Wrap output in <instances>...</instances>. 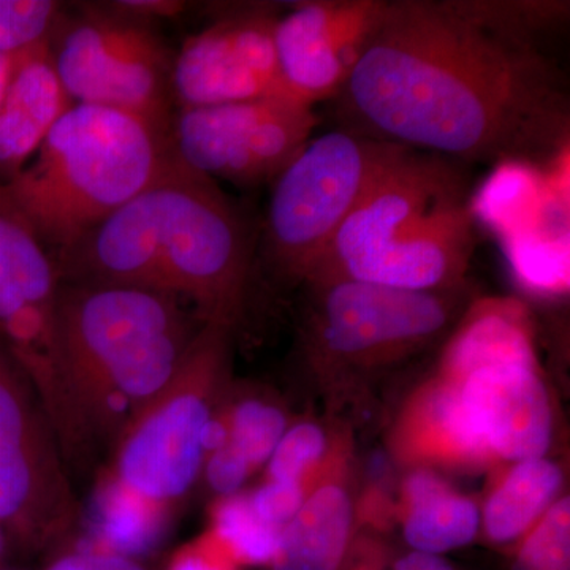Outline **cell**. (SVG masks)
Masks as SVG:
<instances>
[{
	"instance_id": "9a60e30c",
	"label": "cell",
	"mask_w": 570,
	"mask_h": 570,
	"mask_svg": "<svg viewBox=\"0 0 570 570\" xmlns=\"http://www.w3.org/2000/svg\"><path fill=\"white\" fill-rule=\"evenodd\" d=\"M455 382L474 414L491 459H542L551 444L549 392L534 365L480 367Z\"/></svg>"
},
{
	"instance_id": "ac0fdd59",
	"label": "cell",
	"mask_w": 570,
	"mask_h": 570,
	"mask_svg": "<svg viewBox=\"0 0 570 570\" xmlns=\"http://www.w3.org/2000/svg\"><path fill=\"white\" fill-rule=\"evenodd\" d=\"M404 502L403 534L414 551L441 554L466 547L482 523L479 505L471 498L426 469L409 475Z\"/></svg>"
},
{
	"instance_id": "603a6c76",
	"label": "cell",
	"mask_w": 570,
	"mask_h": 570,
	"mask_svg": "<svg viewBox=\"0 0 570 570\" xmlns=\"http://www.w3.org/2000/svg\"><path fill=\"white\" fill-rule=\"evenodd\" d=\"M512 272L528 291L562 294L569 285L568 224H553L504 242Z\"/></svg>"
},
{
	"instance_id": "7a4b0ae2",
	"label": "cell",
	"mask_w": 570,
	"mask_h": 570,
	"mask_svg": "<svg viewBox=\"0 0 570 570\" xmlns=\"http://www.w3.org/2000/svg\"><path fill=\"white\" fill-rule=\"evenodd\" d=\"M253 236L219 184L176 156L129 204L56 258L59 279L132 285L174 295L204 324L234 328Z\"/></svg>"
},
{
	"instance_id": "277c9868",
	"label": "cell",
	"mask_w": 570,
	"mask_h": 570,
	"mask_svg": "<svg viewBox=\"0 0 570 570\" xmlns=\"http://www.w3.org/2000/svg\"><path fill=\"white\" fill-rule=\"evenodd\" d=\"M472 197L468 167L401 146L305 283L354 279L452 291L475 249Z\"/></svg>"
},
{
	"instance_id": "d6a6232c",
	"label": "cell",
	"mask_w": 570,
	"mask_h": 570,
	"mask_svg": "<svg viewBox=\"0 0 570 570\" xmlns=\"http://www.w3.org/2000/svg\"><path fill=\"white\" fill-rule=\"evenodd\" d=\"M110 9L134 18V20L149 22L160 18H175L186 9V3L174 0H122V2L107 3Z\"/></svg>"
},
{
	"instance_id": "d6986e66",
	"label": "cell",
	"mask_w": 570,
	"mask_h": 570,
	"mask_svg": "<svg viewBox=\"0 0 570 570\" xmlns=\"http://www.w3.org/2000/svg\"><path fill=\"white\" fill-rule=\"evenodd\" d=\"M538 363L523 311L515 303L487 302L471 311L445 352L444 379L460 381L480 367Z\"/></svg>"
},
{
	"instance_id": "f1b7e54d",
	"label": "cell",
	"mask_w": 570,
	"mask_h": 570,
	"mask_svg": "<svg viewBox=\"0 0 570 570\" xmlns=\"http://www.w3.org/2000/svg\"><path fill=\"white\" fill-rule=\"evenodd\" d=\"M305 483L285 482V480H266L264 485L258 487L249 497L254 512L265 523L284 530L299 509L303 508L307 498Z\"/></svg>"
},
{
	"instance_id": "4dcf8cb0",
	"label": "cell",
	"mask_w": 570,
	"mask_h": 570,
	"mask_svg": "<svg viewBox=\"0 0 570 570\" xmlns=\"http://www.w3.org/2000/svg\"><path fill=\"white\" fill-rule=\"evenodd\" d=\"M168 570H236V564L214 542L212 535L186 547L171 561Z\"/></svg>"
},
{
	"instance_id": "ffe728a7",
	"label": "cell",
	"mask_w": 570,
	"mask_h": 570,
	"mask_svg": "<svg viewBox=\"0 0 570 570\" xmlns=\"http://www.w3.org/2000/svg\"><path fill=\"white\" fill-rule=\"evenodd\" d=\"M174 509L135 493L105 472L92 499L94 550L132 558L159 546L170 524Z\"/></svg>"
},
{
	"instance_id": "7c38bea8",
	"label": "cell",
	"mask_w": 570,
	"mask_h": 570,
	"mask_svg": "<svg viewBox=\"0 0 570 570\" xmlns=\"http://www.w3.org/2000/svg\"><path fill=\"white\" fill-rule=\"evenodd\" d=\"M279 14L272 3L228 7L212 24L184 41L174 63L178 110L291 97L277 66L275 28Z\"/></svg>"
},
{
	"instance_id": "4316f807",
	"label": "cell",
	"mask_w": 570,
	"mask_h": 570,
	"mask_svg": "<svg viewBox=\"0 0 570 570\" xmlns=\"http://www.w3.org/2000/svg\"><path fill=\"white\" fill-rule=\"evenodd\" d=\"M63 14L52 0H0V55L18 56L51 40Z\"/></svg>"
},
{
	"instance_id": "484cf974",
	"label": "cell",
	"mask_w": 570,
	"mask_h": 570,
	"mask_svg": "<svg viewBox=\"0 0 570 570\" xmlns=\"http://www.w3.org/2000/svg\"><path fill=\"white\" fill-rule=\"evenodd\" d=\"M515 570H570V501L558 498L520 540Z\"/></svg>"
},
{
	"instance_id": "8d00e7d4",
	"label": "cell",
	"mask_w": 570,
	"mask_h": 570,
	"mask_svg": "<svg viewBox=\"0 0 570 570\" xmlns=\"http://www.w3.org/2000/svg\"><path fill=\"white\" fill-rule=\"evenodd\" d=\"M2 546H3V532H2V530H0V551H2Z\"/></svg>"
},
{
	"instance_id": "7402d4cb",
	"label": "cell",
	"mask_w": 570,
	"mask_h": 570,
	"mask_svg": "<svg viewBox=\"0 0 570 570\" xmlns=\"http://www.w3.org/2000/svg\"><path fill=\"white\" fill-rule=\"evenodd\" d=\"M422 422L431 444L463 463L480 464L491 459L474 414L455 382L448 379L428 395Z\"/></svg>"
},
{
	"instance_id": "44dd1931",
	"label": "cell",
	"mask_w": 570,
	"mask_h": 570,
	"mask_svg": "<svg viewBox=\"0 0 570 570\" xmlns=\"http://www.w3.org/2000/svg\"><path fill=\"white\" fill-rule=\"evenodd\" d=\"M562 471L553 461H519L487 498L480 528L493 543L519 542L560 497Z\"/></svg>"
},
{
	"instance_id": "8fae6325",
	"label": "cell",
	"mask_w": 570,
	"mask_h": 570,
	"mask_svg": "<svg viewBox=\"0 0 570 570\" xmlns=\"http://www.w3.org/2000/svg\"><path fill=\"white\" fill-rule=\"evenodd\" d=\"M311 105L275 96L245 102L184 108L171 119L170 141L187 167L213 181L273 184L314 137Z\"/></svg>"
},
{
	"instance_id": "52a82bcc",
	"label": "cell",
	"mask_w": 570,
	"mask_h": 570,
	"mask_svg": "<svg viewBox=\"0 0 570 570\" xmlns=\"http://www.w3.org/2000/svg\"><path fill=\"white\" fill-rule=\"evenodd\" d=\"M230 326L208 322L178 373L115 442L108 469L149 501L175 509L205 463L204 433L228 362Z\"/></svg>"
},
{
	"instance_id": "f546056e",
	"label": "cell",
	"mask_w": 570,
	"mask_h": 570,
	"mask_svg": "<svg viewBox=\"0 0 570 570\" xmlns=\"http://www.w3.org/2000/svg\"><path fill=\"white\" fill-rule=\"evenodd\" d=\"M206 482L214 493L220 498L234 497L243 489L246 480L253 474V468L249 466L245 456L234 448L225 444L216 452L205 456L204 469Z\"/></svg>"
},
{
	"instance_id": "3957f363",
	"label": "cell",
	"mask_w": 570,
	"mask_h": 570,
	"mask_svg": "<svg viewBox=\"0 0 570 570\" xmlns=\"http://www.w3.org/2000/svg\"><path fill=\"white\" fill-rule=\"evenodd\" d=\"M58 324L71 409L96 455L170 384L204 322L174 295L61 281Z\"/></svg>"
},
{
	"instance_id": "6da1fadb",
	"label": "cell",
	"mask_w": 570,
	"mask_h": 570,
	"mask_svg": "<svg viewBox=\"0 0 570 570\" xmlns=\"http://www.w3.org/2000/svg\"><path fill=\"white\" fill-rule=\"evenodd\" d=\"M562 18L550 2L387 0L333 100L340 126L464 167H550L570 105L539 33Z\"/></svg>"
},
{
	"instance_id": "d4e9b609",
	"label": "cell",
	"mask_w": 570,
	"mask_h": 570,
	"mask_svg": "<svg viewBox=\"0 0 570 570\" xmlns=\"http://www.w3.org/2000/svg\"><path fill=\"white\" fill-rule=\"evenodd\" d=\"M228 444L245 456L253 471L268 463L277 442L287 430V419L275 404L261 400H243L225 414Z\"/></svg>"
},
{
	"instance_id": "cb8c5ba5",
	"label": "cell",
	"mask_w": 570,
	"mask_h": 570,
	"mask_svg": "<svg viewBox=\"0 0 570 570\" xmlns=\"http://www.w3.org/2000/svg\"><path fill=\"white\" fill-rule=\"evenodd\" d=\"M212 521L208 534L236 566L272 564L275 560L283 530L265 523L254 512L247 494L220 498Z\"/></svg>"
},
{
	"instance_id": "83f0119b",
	"label": "cell",
	"mask_w": 570,
	"mask_h": 570,
	"mask_svg": "<svg viewBox=\"0 0 570 570\" xmlns=\"http://www.w3.org/2000/svg\"><path fill=\"white\" fill-rule=\"evenodd\" d=\"M325 452V433L316 423L288 428L266 463L268 480L305 483L306 475L321 463Z\"/></svg>"
},
{
	"instance_id": "e575fe53",
	"label": "cell",
	"mask_w": 570,
	"mask_h": 570,
	"mask_svg": "<svg viewBox=\"0 0 570 570\" xmlns=\"http://www.w3.org/2000/svg\"><path fill=\"white\" fill-rule=\"evenodd\" d=\"M14 56L0 55V102L9 85L11 70H13Z\"/></svg>"
},
{
	"instance_id": "2e32d148",
	"label": "cell",
	"mask_w": 570,
	"mask_h": 570,
	"mask_svg": "<svg viewBox=\"0 0 570 570\" xmlns=\"http://www.w3.org/2000/svg\"><path fill=\"white\" fill-rule=\"evenodd\" d=\"M73 105L52 61L50 41L14 56L0 102V184L11 181L31 163Z\"/></svg>"
},
{
	"instance_id": "e0dca14e",
	"label": "cell",
	"mask_w": 570,
	"mask_h": 570,
	"mask_svg": "<svg viewBox=\"0 0 570 570\" xmlns=\"http://www.w3.org/2000/svg\"><path fill=\"white\" fill-rule=\"evenodd\" d=\"M352 527L354 504L347 491L336 483L318 487L281 532L273 570H340Z\"/></svg>"
},
{
	"instance_id": "9c48e42d",
	"label": "cell",
	"mask_w": 570,
	"mask_h": 570,
	"mask_svg": "<svg viewBox=\"0 0 570 570\" xmlns=\"http://www.w3.org/2000/svg\"><path fill=\"white\" fill-rule=\"evenodd\" d=\"M52 61L75 104L129 112L170 134L175 52L153 24L105 7L62 14Z\"/></svg>"
},
{
	"instance_id": "5b68a950",
	"label": "cell",
	"mask_w": 570,
	"mask_h": 570,
	"mask_svg": "<svg viewBox=\"0 0 570 570\" xmlns=\"http://www.w3.org/2000/svg\"><path fill=\"white\" fill-rule=\"evenodd\" d=\"M171 153L170 134L145 119L75 104L2 186L56 261L146 189Z\"/></svg>"
},
{
	"instance_id": "d590c367",
	"label": "cell",
	"mask_w": 570,
	"mask_h": 570,
	"mask_svg": "<svg viewBox=\"0 0 570 570\" xmlns=\"http://www.w3.org/2000/svg\"><path fill=\"white\" fill-rule=\"evenodd\" d=\"M348 570H382V568L377 558H371V560L358 562V564H355L354 568Z\"/></svg>"
},
{
	"instance_id": "1f68e13d",
	"label": "cell",
	"mask_w": 570,
	"mask_h": 570,
	"mask_svg": "<svg viewBox=\"0 0 570 570\" xmlns=\"http://www.w3.org/2000/svg\"><path fill=\"white\" fill-rule=\"evenodd\" d=\"M48 570H145L132 560L121 554L102 550H82L63 557Z\"/></svg>"
},
{
	"instance_id": "836d02e7",
	"label": "cell",
	"mask_w": 570,
	"mask_h": 570,
	"mask_svg": "<svg viewBox=\"0 0 570 570\" xmlns=\"http://www.w3.org/2000/svg\"><path fill=\"white\" fill-rule=\"evenodd\" d=\"M393 570H455L441 554L412 551L406 557L400 558L393 566Z\"/></svg>"
},
{
	"instance_id": "4fadbf2b",
	"label": "cell",
	"mask_w": 570,
	"mask_h": 570,
	"mask_svg": "<svg viewBox=\"0 0 570 570\" xmlns=\"http://www.w3.org/2000/svg\"><path fill=\"white\" fill-rule=\"evenodd\" d=\"M318 305L313 335L318 354L371 362L426 343L452 316L445 292L403 291L354 279L311 283Z\"/></svg>"
},
{
	"instance_id": "ba28073f",
	"label": "cell",
	"mask_w": 570,
	"mask_h": 570,
	"mask_svg": "<svg viewBox=\"0 0 570 570\" xmlns=\"http://www.w3.org/2000/svg\"><path fill=\"white\" fill-rule=\"evenodd\" d=\"M58 268L47 246L0 184V340L31 382L63 460H91L63 381Z\"/></svg>"
},
{
	"instance_id": "8992f818",
	"label": "cell",
	"mask_w": 570,
	"mask_h": 570,
	"mask_svg": "<svg viewBox=\"0 0 570 570\" xmlns=\"http://www.w3.org/2000/svg\"><path fill=\"white\" fill-rule=\"evenodd\" d=\"M400 148L343 126L311 138L273 183L261 247L266 264L306 281Z\"/></svg>"
},
{
	"instance_id": "5bb4252c",
	"label": "cell",
	"mask_w": 570,
	"mask_h": 570,
	"mask_svg": "<svg viewBox=\"0 0 570 570\" xmlns=\"http://www.w3.org/2000/svg\"><path fill=\"white\" fill-rule=\"evenodd\" d=\"M387 0H307L279 14L277 66L285 91L311 107L333 102L354 71Z\"/></svg>"
},
{
	"instance_id": "30bf717a",
	"label": "cell",
	"mask_w": 570,
	"mask_h": 570,
	"mask_svg": "<svg viewBox=\"0 0 570 570\" xmlns=\"http://www.w3.org/2000/svg\"><path fill=\"white\" fill-rule=\"evenodd\" d=\"M80 520L69 468L24 371L0 340V530L45 543Z\"/></svg>"
}]
</instances>
